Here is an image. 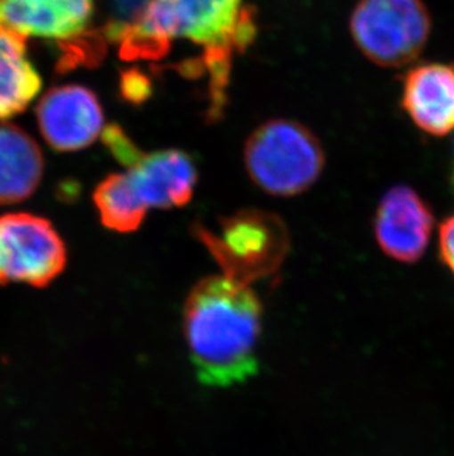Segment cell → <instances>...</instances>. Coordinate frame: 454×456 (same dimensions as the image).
Segmentation results:
<instances>
[{
    "label": "cell",
    "instance_id": "cell-1",
    "mask_svg": "<svg viewBox=\"0 0 454 456\" xmlns=\"http://www.w3.org/2000/svg\"><path fill=\"white\" fill-rule=\"evenodd\" d=\"M126 60H158L174 40L204 48L215 107L222 105L231 58L251 45L257 28L247 0H148L130 22L108 30Z\"/></svg>",
    "mask_w": 454,
    "mask_h": 456
},
{
    "label": "cell",
    "instance_id": "cell-2",
    "mask_svg": "<svg viewBox=\"0 0 454 456\" xmlns=\"http://www.w3.org/2000/svg\"><path fill=\"white\" fill-rule=\"evenodd\" d=\"M262 331V302L239 281L207 276L184 300V340L207 387H233L257 375Z\"/></svg>",
    "mask_w": 454,
    "mask_h": 456
},
{
    "label": "cell",
    "instance_id": "cell-3",
    "mask_svg": "<svg viewBox=\"0 0 454 456\" xmlns=\"http://www.w3.org/2000/svg\"><path fill=\"white\" fill-rule=\"evenodd\" d=\"M192 233L210 251L224 276L247 285L274 275L291 246L287 224L278 215L257 208L222 217L215 232L193 224Z\"/></svg>",
    "mask_w": 454,
    "mask_h": 456
},
{
    "label": "cell",
    "instance_id": "cell-4",
    "mask_svg": "<svg viewBox=\"0 0 454 456\" xmlns=\"http://www.w3.org/2000/svg\"><path fill=\"white\" fill-rule=\"evenodd\" d=\"M244 161L251 181L274 197H296L313 186L325 167L318 136L289 118L258 126L245 143Z\"/></svg>",
    "mask_w": 454,
    "mask_h": 456
},
{
    "label": "cell",
    "instance_id": "cell-5",
    "mask_svg": "<svg viewBox=\"0 0 454 456\" xmlns=\"http://www.w3.org/2000/svg\"><path fill=\"white\" fill-rule=\"evenodd\" d=\"M433 18L422 0H359L350 18L357 48L384 69H400L424 52Z\"/></svg>",
    "mask_w": 454,
    "mask_h": 456
},
{
    "label": "cell",
    "instance_id": "cell-6",
    "mask_svg": "<svg viewBox=\"0 0 454 456\" xmlns=\"http://www.w3.org/2000/svg\"><path fill=\"white\" fill-rule=\"evenodd\" d=\"M102 136L108 150L127 168L134 190L150 210H172L191 203L198 170L188 152L164 150L146 154L118 126H108Z\"/></svg>",
    "mask_w": 454,
    "mask_h": 456
},
{
    "label": "cell",
    "instance_id": "cell-7",
    "mask_svg": "<svg viewBox=\"0 0 454 456\" xmlns=\"http://www.w3.org/2000/svg\"><path fill=\"white\" fill-rule=\"evenodd\" d=\"M67 263V250L49 220L26 213L0 217V285L45 287Z\"/></svg>",
    "mask_w": 454,
    "mask_h": 456
},
{
    "label": "cell",
    "instance_id": "cell-8",
    "mask_svg": "<svg viewBox=\"0 0 454 456\" xmlns=\"http://www.w3.org/2000/svg\"><path fill=\"white\" fill-rule=\"evenodd\" d=\"M434 213L418 191L408 185L386 191L373 220L375 238L384 254L400 263L419 262L433 235Z\"/></svg>",
    "mask_w": 454,
    "mask_h": 456
},
{
    "label": "cell",
    "instance_id": "cell-9",
    "mask_svg": "<svg viewBox=\"0 0 454 456\" xmlns=\"http://www.w3.org/2000/svg\"><path fill=\"white\" fill-rule=\"evenodd\" d=\"M37 123L47 145L55 151H80L103 132L102 105L89 87H55L40 100Z\"/></svg>",
    "mask_w": 454,
    "mask_h": 456
},
{
    "label": "cell",
    "instance_id": "cell-10",
    "mask_svg": "<svg viewBox=\"0 0 454 456\" xmlns=\"http://www.w3.org/2000/svg\"><path fill=\"white\" fill-rule=\"evenodd\" d=\"M93 0H0V26L24 39L83 42L93 21Z\"/></svg>",
    "mask_w": 454,
    "mask_h": 456
},
{
    "label": "cell",
    "instance_id": "cell-11",
    "mask_svg": "<svg viewBox=\"0 0 454 456\" xmlns=\"http://www.w3.org/2000/svg\"><path fill=\"white\" fill-rule=\"evenodd\" d=\"M401 105L424 134L442 138L454 132V64L411 67L404 76Z\"/></svg>",
    "mask_w": 454,
    "mask_h": 456
},
{
    "label": "cell",
    "instance_id": "cell-12",
    "mask_svg": "<svg viewBox=\"0 0 454 456\" xmlns=\"http://www.w3.org/2000/svg\"><path fill=\"white\" fill-rule=\"evenodd\" d=\"M44 167V154L30 134L17 126L0 125V206L28 199Z\"/></svg>",
    "mask_w": 454,
    "mask_h": 456
},
{
    "label": "cell",
    "instance_id": "cell-13",
    "mask_svg": "<svg viewBox=\"0 0 454 456\" xmlns=\"http://www.w3.org/2000/svg\"><path fill=\"white\" fill-rule=\"evenodd\" d=\"M22 36L0 26V121L24 111L42 89V77Z\"/></svg>",
    "mask_w": 454,
    "mask_h": 456
},
{
    "label": "cell",
    "instance_id": "cell-14",
    "mask_svg": "<svg viewBox=\"0 0 454 456\" xmlns=\"http://www.w3.org/2000/svg\"><path fill=\"white\" fill-rule=\"evenodd\" d=\"M93 201L103 226L118 233L136 232L150 210L127 173L105 177L94 190Z\"/></svg>",
    "mask_w": 454,
    "mask_h": 456
},
{
    "label": "cell",
    "instance_id": "cell-15",
    "mask_svg": "<svg viewBox=\"0 0 454 456\" xmlns=\"http://www.w3.org/2000/svg\"><path fill=\"white\" fill-rule=\"evenodd\" d=\"M438 251L442 265L453 273L454 276V213L442 220L440 226V242Z\"/></svg>",
    "mask_w": 454,
    "mask_h": 456
},
{
    "label": "cell",
    "instance_id": "cell-16",
    "mask_svg": "<svg viewBox=\"0 0 454 456\" xmlns=\"http://www.w3.org/2000/svg\"><path fill=\"white\" fill-rule=\"evenodd\" d=\"M450 188L454 194V143H453V161H451V172H450Z\"/></svg>",
    "mask_w": 454,
    "mask_h": 456
}]
</instances>
